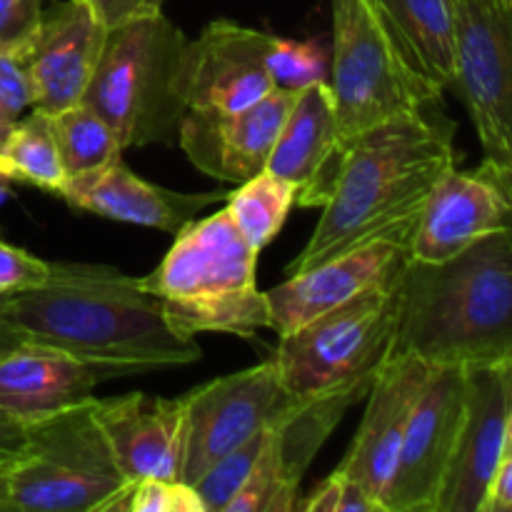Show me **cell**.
Segmentation results:
<instances>
[{"label": "cell", "mask_w": 512, "mask_h": 512, "mask_svg": "<svg viewBox=\"0 0 512 512\" xmlns=\"http://www.w3.org/2000/svg\"><path fill=\"white\" fill-rule=\"evenodd\" d=\"M10 313L28 343L48 345L128 375L200 360L195 338L180 335L140 278L113 265L50 263L38 288L10 295Z\"/></svg>", "instance_id": "1"}, {"label": "cell", "mask_w": 512, "mask_h": 512, "mask_svg": "<svg viewBox=\"0 0 512 512\" xmlns=\"http://www.w3.org/2000/svg\"><path fill=\"white\" fill-rule=\"evenodd\" d=\"M458 165L453 128L423 110L363 130L348 143L343 168L318 225L288 275L380 238L408 240L430 190Z\"/></svg>", "instance_id": "2"}, {"label": "cell", "mask_w": 512, "mask_h": 512, "mask_svg": "<svg viewBox=\"0 0 512 512\" xmlns=\"http://www.w3.org/2000/svg\"><path fill=\"white\" fill-rule=\"evenodd\" d=\"M390 358L483 365L512 358V235L498 230L440 263L408 260ZM388 358V360H390Z\"/></svg>", "instance_id": "3"}, {"label": "cell", "mask_w": 512, "mask_h": 512, "mask_svg": "<svg viewBox=\"0 0 512 512\" xmlns=\"http://www.w3.org/2000/svg\"><path fill=\"white\" fill-rule=\"evenodd\" d=\"M258 255L223 208L175 233L158 268L140 283L160 300L180 335L255 338L270 328L268 300L258 288Z\"/></svg>", "instance_id": "4"}, {"label": "cell", "mask_w": 512, "mask_h": 512, "mask_svg": "<svg viewBox=\"0 0 512 512\" xmlns=\"http://www.w3.org/2000/svg\"><path fill=\"white\" fill-rule=\"evenodd\" d=\"M185 50L188 38L163 10L108 28L80 103L90 105L115 130L123 150L178 140L180 120L188 113Z\"/></svg>", "instance_id": "5"}, {"label": "cell", "mask_w": 512, "mask_h": 512, "mask_svg": "<svg viewBox=\"0 0 512 512\" xmlns=\"http://www.w3.org/2000/svg\"><path fill=\"white\" fill-rule=\"evenodd\" d=\"M90 403L28 425L23 453L5 468L0 512H118L133 483Z\"/></svg>", "instance_id": "6"}, {"label": "cell", "mask_w": 512, "mask_h": 512, "mask_svg": "<svg viewBox=\"0 0 512 512\" xmlns=\"http://www.w3.org/2000/svg\"><path fill=\"white\" fill-rule=\"evenodd\" d=\"M330 8L328 85L340 135L348 143L385 120L438 103L443 90L410 65L373 0H330Z\"/></svg>", "instance_id": "7"}, {"label": "cell", "mask_w": 512, "mask_h": 512, "mask_svg": "<svg viewBox=\"0 0 512 512\" xmlns=\"http://www.w3.org/2000/svg\"><path fill=\"white\" fill-rule=\"evenodd\" d=\"M395 288L358 295L280 335L270 360L285 393L310 400L360 385L370 388L393 348Z\"/></svg>", "instance_id": "8"}, {"label": "cell", "mask_w": 512, "mask_h": 512, "mask_svg": "<svg viewBox=\"0 0 512 512\" xmlns=\"http://www.w3.org/2000/svg\"><path fill=\"white\" fill-rule=\"evenodd\" d=\"M458 90L483 145V160L512 170V3L453 0Z\"/></svg>", "instance_id": "9"}, {"label": "cell", "mask_w": 512, "mask_h": 512, "mask_svg": "<svg viewBox=\"0 0 512 512\" xmlns=\"http://www.w3.org/2000/svg\"><path fill=\"white\" fill-rule=\"evenodd\" d=\"M303 400L283 390L273 360L223 375L185 393V448L180 480H195L223 455L270 428Z\"/></svg>", "instance_id": "10"}, {"label": "cell", "mask_w": 512, "mask_h": 512, "mask_svg": "<svg viewBox=\"0 0 512 512\" xmlns=\"http://www.w3.org/2000/svg\"><path fill=\"white\" fill-rule=\"evenodd\" d=\"M465 375L468 365H433L430 370L385 490V512H438L463 420Z\"/></svg>", "instance_id": "11"}, {"label": "cell", "mask_w": 512, "mask_h": 512, "mask_svg": "<svg viewBox=\"0 0 512 512\" xmlns=\"http://www.w3.org/2000/svg\"><path fill=\"white\" fill-rule=\"evenodd\" d=\"M512 450V358L468 365L465 405L438 512H480L490 478Z\"/></svg>", "instance_id": "12"}, {"label": "cell", "mask_w": 512, "mask_h": 512, "mask_svg": "<svg viewBox=\"0 0 512 512\" xmlns=\"http://www.w3.org/2000/svg\"><path fill=\"white\" fill-rule=\"evenodd\" d=\"M512 170L483 160L475 170L450 168L435 183L410 238V258L440 263L475 240L510 230Z\"/></svg>", "instance_id": "13"}, {"label": "cell", "mask_w": 512, "mask_h": 512, "mask_svg": "<svg viewBox=\"0 0 512 512\" xmlns=\"http://www.w3.org/2000/svg\"><path fill=\"white\" fill-rule=\"evenodd\" d=\"M410 260L408 240L380 238L340 253L265 290L270 330L293 333L318 315L373 290H393Z\"/></svg>", "instance_id": "14"}, {"label": "cell", "mask_w": 512, "mask_h": 512, "mask_svg": "<svg viewBox=\"0 0 512 512\" xmlns=\"http://www.w3.org/2000/svg\"><path fill=\"white\" fill-rule=\"evenodd\" d=\"M275 35L213 20L188 40L183 98L188 110H240L273 93L268 55Z\"/></svg>", "instance_id": "15"}, {"label": "cell", "mask_w": 512, "mask_h": 512, "mask_svg": "<svg viewBox=\"0 0 512 512\" xmlns=\"http://www.w3.org/2000/svg\"><path fill=\"white\" fill-rule=\"evenodd\" d=\"M295 93L275 88L240 110H188L180 120L178 145L200 173L240 185L268 168Z\"/></svg>", "instance_id": "16"}, {"label": "cell", "mask_w": 512, "mask_h": 512, "mask_svg": "<svg viewBox=\"0 0 512 512\" xmlns=\"http://www.w3.org/2000/svg\"><path fill=\"white\" fill-rule=\"evenodd\" d=\"M105 33L108 25L90 0H63L43 10L38 33L20 58L35 110L50 115L83 100Z\"/></svg>", "instance_id": "17"}, {"label": "cell", "mask_w": 512, "mask_h": 512, "mask_svg": "<svg viewBox=\"0 0 512 512\" xmlns=\"http://www.w3.org/2000/svg\"><path fill=\"white\" fill-rule=\"evenodd\" d=\"M430 370L433 365L413 355L390 358L380 368L373 388L365 395L368 408L360 420L358 433L350 443L348 455L338 465L340 473L348 475L370 498L378 500L380 508H383L385 490L398 465L400 445H403L415 398L428 380Z\"/></svg>", "instance_id": "18"}, {"label": "cell", "mask_w": 512, "mask_h": 512, "mask_svg": "<svg viewBox=\"0 0 512 512\" xmlns=\"http://www.w3.org/2000/svg\"><path fill=\"white\" fill-rule=\"evenodd\" d=\"M95 420L118 468L130 483L145 478L180 480L185 448V395L148 393L93 398Z\"/></svg>", "instance_id": "19"}, {"label": "cell", "mask_w": 512, "mask_h": 512, "mask_svg": "<svg viewBox=\"0 0 512 512\" xmlns=\"http://www.w3.org/2000/svg\"><path fill=\"white\" fill-rule=\"evenodd\" d=\"M348 140L340 135L328 80L298 90L290 105L268 168L298 188L295 205L323 208L343 168Z\"/></svg>", "instance_id": "20"}, {"label": "cell", "mask_w": 512, "mask_h": 512, "mask_svg": "<svg viewBox=\"0 0 512 512\" xmlns=\"http://www.w3.org/2000/svg\"><path fill=\"white\" fill-rule=\"evenodd\" d=\"M70 208L93 213L118 223L155 228L163 233H180L205 208L223 200V193H178L163 185L138 178L125 165L123 155L88 173L65 178L58 190Z\"/></svg>", "instance_id": "21"}, {"label": "cell", "mask_w": 512, "mask_h": 512, "mask_svg": "<svg viewBox=\"0 0 512 512\" xmlns=\"http://www.w3.org/2000/svg\"><path fill=\"white\" fill-rule=\"evenodd\" d=\"M113 378L123 375L25 340L0 355V415L25 425L38 423L60 410L88 403L95 398L93 390Z\"/></svg>", "instance_id": "22"}, {"label": "cell", "mask_w": 512, "mask_h": 512, "mask_svg": "<svg viewBox=\"0 0 512 512\" xmlns=\"http://www.w3.org/2000/svg\"><path fill=\"white\" fill-rule=\"evenodd\" d=\"M370 388L360 385V388L338 390V393L303 400L285 418L270 425L268 433H265L263 455L275 475L280 512L295 510L300 483L313 465L315 455L320 453L325 440L338 428L345 410L363 400Z\"/></svg>", "instance_id": "23"}, {"label": "cell", "mask_w": 512, "mask_h": 512, "mask_svg": "<svg viewBox=\"0 0 512 512\" xmlns=\"http://www.w3.org/2000/svg\"><path fill=\"white\" fill-rule=\"evenodd\" d=\"M395 43L415 70L450 88L455 58L453 0H373Z\"/></svg>", "instance_id": "24"}, {"label": "cell", "mask_w": 512, "mask_h": 512, "mask_svg": "<svg viewBox=\"0 0 512 512\" xmlns=\"http://www.w3.org/2000/svg\"><path fill=\"white\" fill-rule=\"evenodd\" d=\"M0 175L10 183L35 185L45 193L58 195L68 175L55 148L48 113L30 108V113L13 125L0 145Z\"/></svg>", "instance_id": "25"}, {"label": "cell", "mask_w": 512, "mask_h": 512, "mask_svg": "<svg viewBox=\"0 0 512 512\" xmlns=\"http://www.w3.org/2000/svg\"><path fill=\"white\" fill-rule=\"evenodd\" d=\"M225 198H228V213L235 228L240 230L245 243L260 253L270 240L278 238L285 220L293 213L298 188L270 170H263L240 183L238 190Z\"/></svg>", "instance_id": "26"}, {"label": "cell", "mask_w": 512, "mask_h": 512, "mask_svg": "<svg viewBox=\"0 0 512 512\" xmlns=\"http://www.w3.org/2000/svg\"><path fill=\"white\" fill-rule=\"evenodd\" d=\"M48 118L68 178L100 168L125 153L115 130L90 105L75 103L58 113H50Z\"/></svg>", "instance_id": "27"}, {"label": "cell", "mask_w": 512, "mask_h": 512, "mask_svg": "<svg viewBox=\"0 0 512 512\" xmlns=\"http://www.w3.org/2000/svg\"><path fill=\"white\" fill-rule=\"evenodd\" d=\"M265 433H268V428L255 433L253 438H248L243 445L230 450V453L223 455L220 460H215V463L195 480L193 488L198 490L205 512H225L230 500H233L235 493L240 490V485L245 483V478H248L250 470H253L255 460H258L260 450H263Z\"/></svg>", "instance_id": "28"}, {"label": "cell", "mask_w": 512, "mask_h": 512, "mask_svg": "<svg viewBox=\"0 0 512 512\" xmlns=\"http://www.w3.org/2000/svg\"><path fill=\"white\" fill-rule=\"evenodd\" d=\"M328 65L330 58L318 40H288L278 35L273 38L268 68L275 88L298 93L308 85L323 83L328 80Z\"/></svg>", "instance_id": "29"}, {"label": "cell", "mask_w": 512, "mask_h": 512, "mask_svg": "<svg viewBox=\"0 0 512 512\" xmlns=\"http://www.w3.org/2000/svg\"><path fill=\"white\" fill-rule=\"evenodd\" d=\"M118 512H205L193 485L183 480L145 478L130 485Z\"/></svg>", "instance_id": "30"}, {"label": "cell", "mask_w": 512, "mask_h": 512, "mask_svg": "<svg viewBox=\"0 0 512 512\" xmlns=\"http://www.w3.org/2000/svg\"><path fill=\"white\" fill-rule=\"evenodd\" d=\"M295 510L303 512H383L380 503L370 498L355 480L335 470L315 485L313 493L298 500Z\"/></svg>", "instance_id": "31"}, {"label": "cell", "mask_w": 512, "mask_h": 512, "mask_svg": "<svg viewBox=\"0 0 512 512\" xmlns=\"http://www.w3.org/2000/svg\"><path fill=\"white\" fill-rule=\"evenodd\" d=\"M43 18V0H0V55L20 60Z\"/></svg>", "instance_id": "32"}, {"label": "cell", "mask_w": 512, "mask_h": 512, "mask_svg": "<svg viewBox=\"0 0 512 512\" xmlns=\"http://www.w3.org/2000/svg\"><path fill=\"white\" fill-rule=\"evenodd\" d=\"M50 263L35 258L28 250L0 240V295H15L38 288L48 280Z\"/></svg>", "instance_id": "33"}, {"label": "cell", "mask_w": 512, "mask_h": 512, "mask_svg": "<svg viewBox=\"0 0 512 512\" xmlns=\"http://www.w3.org/2000/svg\"><path fill=\"white\" fill-rule=\"evenodd\" d=\"M28 108H33V95L23 65L0 55V145Z\"/></svg>", "instance_id": "34"}, {"label": "cell", "mask_w": 512, "mask_h": 512, "mask_svg": "<svg viewBox=\"0 0 512 512\" xmlns=\"http://www.w3.org/2000/svg\"><path fill=\"white\" fill-rule=\"evenodd\" d=\"M90 3L98 10L103 23L113 28V25L125 23L130 18H138V15L160 13L165 0H90Z\"/></svg>", "instance_id": "35"}, {"label": "cell", "mask_w": 512, "mask_h": 512, "mask_svg": "<svg viewBox=\"0 0 512 512\" xmlns=\"http://www.w3.org/2000/svg\"><path fill=\"white\" fill-rule=\"evenodd\" d=\"M512 510V450L503 455L498 470L490 478L480 512H510Z\"/></svg>", "instance_id": "36"}, {"label": "cell", "mask_w": 512, "mask_h": 512, "mask_svg": "<svg viewBox=\"0 0 512 512\" xmlns=\"http://www.w3.org/2000/svg\"><path fill=\"white\" fill-rule=\"evenodd\" d=\"M28 443V425L0 415V463L15 460Z\"/></svg>", "instance_id": "37"}, {"label": "cell", "mask_w": 512, "mask_h": 512, "mask_svg": "<svg viewBox=\"0 0 512 512\" xmlns=\"http://www.w3.org/2000/svg\"><path fill=\"white\" fill-rule=\"evenodd\" d=\"M20 343H25V335L10 313V295H0V355L18 348Z\"/></svg>", "instance_id": "38"}, {"label": "cell", "mask_w": 512, "mask_h": 512, "mask_svg": "<svg viewBox=\"0 0 512 512\" xmlns=\"http://www.w3.org/2000/svg\"><path fill=\"white\" fill-rule=\"evenodd\" d=\"M10 198H13V183H10L5 175H0V208H3Z\"/></svg>", "instance_id": "39"}, {"label": "cell", "mask_w": 512, "mask_h": 512, "mask_svg": "<svg viewBox=\"0 0 512 512\" xmlns=\"http://www.w3.org/2000/svg\"><path fill=\"white\" fill-rule=\"evenodd\" d=\"M8 463H0V490H3V478H5V468H8Z\"/></svg>", "instance_id": "40"}, {"label": "cell", "mask_w": 512, "mask_h": 512, "mask_svg": "<svg viewBox=\"0 0 512 512\" xmlns=\"http://www.w3.org/2000/svg\"><path fill=\"white\" fill-rule=\"evenodd\" d=\"M505 3H512V0H505Z\"/></svg>", "instance_id": "41"}]
</instances>
